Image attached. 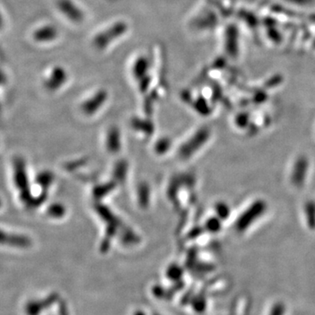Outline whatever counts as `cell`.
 Returning a JSON list of instances; mask_svg holds the SVG:
<instances>
[{
	"label": "cell",
	"instance_id": "6da1fadb",
	"mask_svg": "<svg viewBox=\"0 0 315 315\" xmlns=\"http://www.w3.org/2000/svg\"><path fill=\"white\" fill-rule=\"evenodd\" d=\"M262 211V205L261 204H256L255 206H253V208H250L249 209V211L247 212L246 214H244V215L242 216V219L240 221V227L241 228H246L248 225H249V223L251 222V220L253 221L256 217L255 216H257L258 214H260V212Z\"/></svg>",
	"mask_w": 315,
	"mask_h": 315
},
{
	"label": "cell",
	"instance_id": "7a4b0ae2",
	"mask_svg": "<svg viewBox=\"0 0 315 315\" xmlns=\"http://www.w3.org/2000/svg\"><path fill=\"white\" fill-rule=\"evenodd\" d=\"M283 312H284V308L282 306H277L273 310L271 315H283Z\"/></svg>",
	"mask_w": 315,
	"mask_h": 315
}]
</instances>
